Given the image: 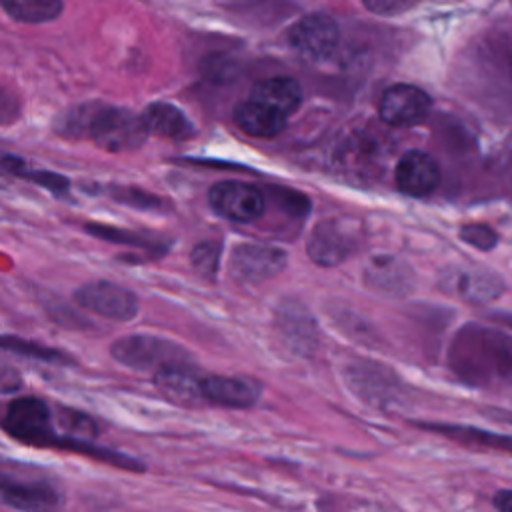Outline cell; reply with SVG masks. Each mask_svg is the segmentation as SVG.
I'll use <instances>...</instances> for the list:
<instances>
[{
    "label": "cell",
    "mask_w": 512,
    "mask_h": 512,
    "mask_svg": "<svg viewBox=\"0 0 512 512\" xmlns=\"http://www.w3.org/2000/svg\"><path fill=\"white\" fill-rule=\"evenodd\" d=\"M60 132L66 136L88 138L108 152L138 148L148 136L142 114L98 102L64 112Z\"/></svg>",
    "instance_id": "6da1fadb"
},
{
    "label": "cell",
    "mask_w": 512,
    "mask_h": 512,
    "mask_svg": "<svg viewBox=\"0 0 512 512\" xmlns=\"http://www.w3.org/2000/svg\"><path fill=\"white\" fill-rule=\"evenodd\" d=\"M0 504L18 512H64V494L50 478L0 462Z\"/></svg>",
    "instance_id": "7a4b0ae2"
},
{
    "label": "cell",
    "mask_w": 512,
    "mask_h": 512,
    "mask_svg": "<svg viewBox=\"0 0 512 512\" xmlns=\"http://www.w3.org/2000/svg\"><path fill=\"white\" fill-rule=\"evenodd\" d=\"M110 356L124 368L156 374L168 366L192 364L186 348L154 334H126L110 344Z\"/></svg>",
    "instance_id": "3957f363"
},
{
    "label": "cell",
    "mask_w": 512,
    "mask_h": 512,
    "mask_svg": "<svg viewBox=\"0 0 512 512\" xmlns=\"http://www.w3.org/2000/svg\"><path fill=\"white\" fill-rule=\"evenodd\" d=\"M0 426L10 438L38 448H54L58 436L50 406L36 396L14 398L6 406Z\"/></svg>",
    "instance_id": "277c9868"
},
{
    "label": "cell",
    "mask_w": 512,
    "mask_h": 512,
    "mask_svg": "<svg viewBox=\"0 0 512 512\" xmlns=\"http://www.w3.org/2000/svg\"><path fill=\"white\" fill-rule=\"evenodd\" d=\"M360 240V222L350 218H330L316 224L308 236L306 250L318 266H338L358 250Z\"/></svg>",
    "instance_id": "5b68a950"
},
{
    "label": "cell",
    "mask_w": 512,
    "mask_h": 512,
    "mask_svg": "<svg viewBox=\"0 0 512 512\" xmlns=\"http://www.w3.org/2000/svg\"><path fill=\"white\" fill-rule=\"evenodd\" d=\"M74 302L80 308L114 322H130L140 312L138 296L112 280H92L82 284L74 292Z\"/></svg>",
    "instance_id": "8992f818"
},
{
    "label": "cell",
    "mask_w": 512,
    "mask_h": 512,
    "mask_svg": "<svg viewBox=\"0 0 512 512\" xmlns=\"http://www.w3.org/2000/svg\"><path fill=\"white\" fill-rule=\"evenodd\" d=\"M288 256L282 248L268 244H240L230 258V272L240 282H264L284 270Z\"/></svg>",
    "instance_id": "52a82bcc"
},
{
    "label": "cell",
    "mask_w": 512,
    "mask_h": 512,
    "mask_svg": "<svg viewBox=\"0 0 512 512\" xmlns=\"http://www.w3.org/2000/svg\"><path fill=\"white\" fill-rule=\"evenodd\" d=\"M210 206L232 222H252L264 212L262 194L244 182H218L208 192Z\"/></svg>",
    "instance_id": "ba28073f"
},
{
    "label": "cell",
    "mask_w": 512,
    "mask_h": 512,
    "mask_svg": "<svg viewBox=\"0 0 512 512\" xmlns=\"http://www.w3.org/2000/svg\"><path fill=\"white\" fill-rule=\"evenodd\" d=\"M430 106L432 100L424 90L410 84H394L384 90L378 112L390 126H412L428 116Z\"/></svg>",
    "instance_id": "9c48e42d"
},
{
    "label": "cell",
    "mask_w": 512,
    "mask_h": 512,
    "mask_svg": "<svg viewBox=\"0 0 512 512\" xmlns=\"http://www.w3.org/2000/svg\"><path fill=\"white\" fill-rule=\"evenodd\" d=\"M290 42L304 56L322 60L330 56L338 44V26L330 16L310 14L294 24Z\"/></svg>",
    "instance_id": "30bf717a"
},
{
    "label": "cell",
    "mask_w": 512,
    "mask_h": 512,
    "mask_svg": "<svg viewBox=\"0 0 512 512\" xmlns=\"http://www.w3.org/2000/svg\"><path fill=\"white\" fill-rule=\"evenodd\" d=\"M200 390L206 404L224 408H250L260 398V384L248 376H202Z\"/></svg>",
    "instance_id": "8fae6325"
},
{
    "label": "cell",
    "mask_w": 512,
    "mask_h": 512,
    "mask_svg": "<svg viewBox=\"0 0 512 512\" xmlns=\"http://www.w3.org/2000/svg\"><path fill=\"white\" fill-rule=\"evenodd\" d=\"M394 180L400 192L408 196H428L440 184V168L436 160L424 152H406L394 170Z\"/></svg>",
    "instance_id": "7c38bea8"
},
{
    "label": "cell",
    "mask_w": 512,
    "mask_h": 512,
    "mask_svg": "<svg viewBox=\"0 0 512 512\" xmlns=\"http://www.w3.org/2000/svg\"><path fill=\"white\" fill-rule=\"evenodd\" d=\"M202 376L196 372L192 364H178L168 366L154 374V384L164 398L178 406L194 408L206 404L200 390Z\"/></svg>",
    "instance_id": "4fadbf2b"
},
{
    "label": "cell",
    "mask_w": 512,
    "mask_h": 512,
    "mask_svg": "<svg viewBox=\"0 0 512 512\" xmlns=\"http://www.w3.org/2000/svg\"><path fill=\"white\" fill-rule=\"evenodd\" d=\"M444 284L448 290L478 304L494 300L504 288V282L500 276L482 268L452 270V274L444 278Z\"/></svg>",
    "instance_id": "5bb4252c"
},
{
    "label": "cell",
    "mask_w": 512,
    "mask_h": 512,
    "mask_svg": "<svg viewBox=\"0 0 512 512\" xmlns=\"http://www.w3.org/2000/svg\"><path fill=\"white\" fill-rule=\"evenodd\" d=\"M52 422H54V426L60 428V430H56L58 436H56L54 448H62V450H70V452L74 450V446L78 442H94V438L100 432V428L92 416H88L82 410L70 408V406H60L52 414Z\"/></svg>",
    "instance_id": "9a60e30c"
},
{
    "label": "cell",
    "mask_w": 512,
    "mask_h": 512,
    "mask_svg": "<svg viewBox=\"0 0 512 512\" xmlns=\"http://www.w3.org/2000/svg\"><path fill=\"white\" fill-rule=\"evenodd\" d=\"M250 98L288 116L290 112H294L300 106L302 90L294 78L276 76V78H266V80L256 82L252 86Z\"/></svg>",
    "instance_id": "2e32d148"
},
{
    "label": "cell",
    "mask_w": 512,
    "mask_h": 512,
    "mask_svg": "<svg viewBox=\"0 0 512 512\" xmlns=\"http://www.w3.org/2000/svg\"><path fill=\"white\" fill-rule=\"evenodd\" d=\"M234 122L242 132L250 136L270 138L282 132L286 124V116L250 98L246 102H240L234 108Z\"/></svg>",
    "instance_id": "e0dca14e"
},
{
    "label": "cell",
    "mask_w": 512,
    "mask_h": 512,
    "mask_svg": "<svg viewBox=\"0 0 512 512\" xmlns=\"http://www.w3.org/2000/svg\"><path fill=\"white\" fill-rule=\"evenodd\" d=\"M84 228L94 238H100V240H106V242H114V244L134 246L138 250L148 252L152 258H158V256L166 254L168 246H170L168 240H164L162 236L152 234V232L126 230V228L108 226V224H96V222H88Z\"/></svg>",
    "instance_id": "ac0fdd59"
},
{
    "label": "cell",
    "mask_w": 512,
    "mask_h": 512,
    "mask_svg": "<svg viewBox=\"0 0 512 512\" xmlns=\"http://www.w3.org/2000/svg\"><path fill=\"white\" fill-rule=\"evenodd\" d=\"M364 278L370 288L380 292L400 294L410 288V268L392 256L372 258L364 270Z\"/></svg>",
    "instance_id": "d6986e66"
},
{
    "label": "cell",
    "mask_w": 512,
    "mask_h": 512,
    "mask_svg": "<svg viewBox=\"0 0 512 512\" xmlns=\"http://www.w3.org/2000/svg\"><path fill=\"white\" fill-rule=\"evenodd\" d=\"M142 120L144 126L148 130V134H156V136H164V138H188L192 134V124L186 118V114L166 102H154L150 104L144 112H142Z\"/></svg>",
    "instance_id": "ffe728a7"
},
{
    "label": "cell",
    "mask_w": 512,
    "mask_h": 512,
    "mask_svg": "<svg viewBox=\"0 0 512 512\" xmlns=\"http://www.w3.org/2000/svg\"><path fill=\"white\" fill-rule=\"evenodd\" d=\"M422 428L442 434L454 442L474 446V448H484V450H498V452H508L512 454V436L480 430V428H470V426H460V424H420Z\"/></svg>",
    "instance_id": "44dd1931"
},
{
    "label": "cell",
    "mask_w": 512,
    "mask_h": 512,
    "mask_svg": "<svg viewBox=\"0 0 512 512\" xmlns=\"http://www.w3.org/2000/svg\"><path fill=\"white\" fill-rule=\"evenodd\" d=\"M2 10L24 24H44L56 20L64 10V0H0Z\"/></svg>",
    "instance_id": "7402d4cb"
},
{
    "label": "cell",
    "mask_w": 512,
    "mask_h": 512,
    "mask_svg": "<svg viewBox=\"0 0 512 512\" xmlns=\"http://www.w3.org/2000/svg\"><path fill=\"white\" fill-rule=\"evenodd\" d=\"M0 350L20 354V356H28V358H36V360H42V362H56V364L68 362L66 354L56 350V348H48V346H42L40 342L24 340L20 336H10V334H0Z\"/></svg>",
    "instance_id": "603a6c76"
},
{
    "label": "cell",
    "mask_w": 512,
    "mask_h": 512,
    "mask_svg": "<svg viewBox=\"0 0 512 512\" xmlns=\"http://www.w3.org/2000/svg\"><path fill=\"white\" fill-rule=\"evenodd\" d=\"M8 166L10 172H14L16 176H22L26 180H32L34 184L50 190L52 194H66L68 188H70V182L68 178L56 174V172H44V170H28L24 168V164L18 160V158H6L4 162Z\"/></svg>",
    "instance_id": "cb8c5ba5"
},
{
    "label": "cell",
    "mask_w": 512,
    "mask_h": 512,
    "mask_svg": "<svg viewBox=\"0 0 512 512\" xmlns=\"http://www.w3.org/2000/svg\"><path fill=\"white\" fill-rule=\"evenodd\" d=\"M192 268L206 280H214L220 266V244L216 242H200L190 252Z\"/></svg>",
    "instance_id": "d4e9b609"
},
{
    "label": "cell",
    "mask_w": 512,
    "mask_h": 512,
    "mask_svg": "<svg viewBox=\"0 0 512 512\" xmlns=\"http://www.w3.org/2000/svg\"><path fill=\"white\" fill-rule=\"evenodd\" d=\"M282 314L290 318L282 322V328L290 336V340L296 342V346L314 344V322H310V318L306 316V310L294 308V310H282Z\"/></svg>",
    "instance_id": "484cf974"
},
{
    "label": "cell",
    "mask_w": 512,
    "mask_h": 512,
    "mask_svg": "<svg viewBox=\"0 0 512 512\" xmlns=\"http://www.w3.org/2000/svg\"><path fill=\"white\" fill-rule=\"evenodd\" d=\"M460 238L478 250H492L498 242L496 232L486 224H466L460 230Z\"/></svg>",
    "instance_id": "4316f807"
},
{
    "label": "cell",
    "mask_w": 512,
    "mask_h": 512,
    "mask_svg": "<svg viewBox=\"0 0 512 512\" xmlns=\"http://www.w3.org/2000/svg\"><path fill=\"white\" fill-rule=\"evenodd\" d=\"M114 196L118 202L130 204L140 210H154V208H160V204H162L160 198H156L148 192H142V190H134V188H120L114 192Z\"/></svg>",
    "instance_id": "83f0119b"
},
{
    "label": "cell",
    "mask_w": 512,
    "mask_h": 512,
    "mask_svg": "<svg viewBox=\"0 0 512 512\" xmlns=\"http://www.w3.org/2000/svg\"><path fill=\"white\" fill-rule=\"evenodd\" d=\"M22 388V376L18 368L0 360V394H12Z\"/></svg>",
    "instance_id": "f1b7e54d"
},
{
    "label": "cell",
    "mask_w": 512,
    "mask_h": 512,
    "mask_svg": "<svg viewBox=\"0 0 512 512\" xmlns=\"http://www.w3.org/2000/svg\"><path fill=\"white\" fill-rule=\"evenodd\" d=\"M416 0H364L366 8L376 14H398L412 6Z\"/></svg>",
    "instance_id": "f546056e"
},
{
    "label": "cell",
    "mask_w": 512,
    "mask_h": 512,
    "mask_svg": "<svg viewBox=\"0 0 512 512\" xmlns=\"http://www.w3.org/2000/svg\"><path fill=\"white\" fill-rule=\"evenodd\" d=\"M18 116V104L14 94L0 88V124L12 122Z\"/></svg>",
    "instance_id": "4dcf8cb0"
},
{
    "label": "cell",
    "mask_w": 512,
    "mask_h": 512,
    "mask_svg": "<svg viewBox=\"0 0 512 512\" xmlns=\"http://www.w3.org/2000/svg\"><path fill=\"white\" fill-rule=\"evenodd\" d=\"M498 512H512V490H500L492 498Z\"/></svg>",
    "instance_id": "1f68e13d"
}]
</instances>
